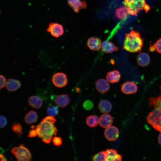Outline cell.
<instances>
[{"label":"cell","instance_id":"obj_1","mask_svg":"<svg viewBox=\"0 0 161 161\" xmlns=\"http://www.w3.org/2000/svg\"><path fill=\"white\" fill-rule=\"evenodd\" d=\"M148 105L153 110L148 114L147 121L154 129L161 132V95L151 98Z\"/></svg>","mask_w":161,"mask_h":161},{"label":"cell","instance_id":"obj_2","mask_svg":"<svg viewBox=\"0 0 161 161\" xmlns=\"http://www.w3.org/2000/svg\"><path fill=\"white\" fill-rule=\"evenodd\" d=\"M143 40L139 32L133 30L126 34L123 49L130 52H140L143 46Z\"/></svg>","mask_w":161,"mask_h":161},{"label":"cell","instance_id":"obj_3","mask_svg":"<svg viewBox=\"0 0 161 161\" xmlns=\"http://www.w3.org/2000/svg\"><path fill=\"white\" fill-rule=\"evenodd\" d=\"M38 136L42 141L49 144L53 136L56 135L58 129L56 126L50 122L43 119L36 126Z\"/></svg>","mask_w":161,"mask_h":161},{"label":"cell","instance_id":"obj_4","mask_svg":"<svg viewBox=\"0 0 161 161\" xmlns=\"http://www.w3.org/2000/svg\"><path fill=\"white\" fill-rule=\"evenodd\" d=\"M124 7L128 13L133 16H136L137 13L144 9L145 0H124Z\"/></svg>","mask_w":161,"mask_h":161},{"label":"cell","instance_id":"obj_5","mask_svg":"<svg viewBox=\"0 0 161 161\" xmlns=\"http://www.w3.org/2000/svg\"><path fill=\"white\" fill-rule=\"evenodd\" d=\"M10 151L17 161H30L32 159V156L29 150L22 144L13 148Z\"/></svg>","mask_w":161,"mask_h":161},{"label":"cell","instance_id":"obj_6","mask_svg":"<svg viewBox=\"0 0 161 161\" xmlns=\"http://www.w3.org/2000/svg\"><path fill=\"white\" fill-rule=\"evenodd\" d=\"M52 81L54 85L59 88L64 87L67 84L68 82L66 75L62 72H58L55 73L52 76Z\"/></svg>","mask_w":161,"mask_h":161},{"label":"cell","instance_id":"obj_7","mask_svg":"<svg viewBox=\"0 0 161 161\" xmlns=\"http://www.w3.org/2000/svg\"><path fill=\"white\" fill-rule=\"evenodd\" d=\"M47 31L50 33L52 36L57 38L62 35L64 33L63 27L61 24L58 23H50Z\"/></svg>","mask_w":161,"mask_h":161},{"label":"cell","instance_id":"obj_8","mask_svg":"<svg viewBox=\"0 0 161 161\" xmlns=\"http://www.w3.org/2000/svg\"><path fill=\"white\" fill-rule=\"evenodd\" d=\"M119 132L118 129L114 126H110L106 128L104 134L106 139L111 141L116 140L119 137Z\"/></svg>","mask_w":161,"mask_h":161},{"label":"cell","instance_id":"obj_9","mask_svg":"<svg viewBox=\"0 0 161 161\" xmlns=\"http://www.w3.org/2000/svg\"><path fill=\"white\" fill-rule=\"evenodd\" d=\"M122 92L125 94H131L136 93L137 90L136 84L132 81H127L121 86Z\"/></svg>","mask_w":161,"mask_h":161},{"label":"cell","instance_id":"obj_10","mask_svg":"<svg viewBox=\"0 0 161 161\" xmlns=\"http://www.w3.org/2000/svg\"><path fill=\"white\" fill-rule=\"evenodd\" d=\"M55 103L61 108L67 106L70 103V98L66 94H59L56 95L54 98Z\"/></svg>","mask_w":161,"mask_h":161},{"label":"cell","instance_id":"obj_11","mask_svg":"<svg viewBox=\"0 0 161 161\" xmlns=\"http://www.w3.org/2000/svg\"><path fill=\"white\" fill-rule=\"evenodd\" d=\"M110 86L109 81L106 79L100 78L95 83V88L97 91L101 93L104 94L109 90Z\"/></svg>","mask_w":161,"mask_h":161},{"label":"cell","instance_id":"obj_12","mask_svg":"<svg viewBox=\"0 0 161 161\" xmlns=\"http://www.w3.org/2000/svg\"><path fill=\"white\" fill-rule=\"evenodd\" d=\"M86 45L88 47L92 50L99 51L101 47V41L98 38L91 37L87 40Z\"/></svg>","mask_w":161,"mask_h":161},{"label":"cell","instance_id":"obj_13","mask_svg":"<svg viewBox=\"0 0 161 161\" xmlns=\"http://www.w3.org/2000/svg\"><path fill=\"white\" fill-rule=\"evenodd\" d=\"M68 5L76 13H78L81 9H85L87 7L86 2L84 0H67Z\"/></svg>","mask_w":161,"mask_h":161},{"label":"cell","instance_id":"obj_14","mask_svg":"<svg viewBox=\"0 0 161 161\" xmlns=\"http://www.w3.org/2000/svg\"><path fill=\"white\" fill-rule=\"evenodd\" d=\"M113 123V118L109 114H102L99 118V125L103 128L106 129L108 127L111 126Z\"/></svg>","mask_w":161,"mask_h":161},{"label":"cell","instance_id":"obj_15","mask_svg":"<svg viewBox=\"0 0 161 161\" xmlns=\"http://www.w3.org/2000/svg\"><path fill=\"white\" fill-rule=\"evenodd\" d=\"M137 62L138 64L142 67L147 66L150 62V58L148 54L143 52L139 53L137 58Z\"/></svg>","mask_w":161,"mask_h":161},{"label":"cell","instance_id":"obj_16","mask_svg":"<svg viewBox=\"0 0 161 161\" xmlns=\"http://www.w3.org/2000/svg\"><path fill=\"white\" fill-rule=\"evenodd\" d=\"M20 82L17 80L10 78L7 81L6 88L10 92H14L18 90L21 86Z\"/></svg>","mask_w":161,"mask_h":161},{"label":"cell","instance_id":"obj_17","mask_svg":"<svg viewBox=\"0 0 161 161\" xmlns=\"http://www.w3.org/2000/svg\"><path fill=\"white\" fill-rule=\"evenodd\" d=\"M121 78V75L119 71L114 69L108 72L106 75L107 80L112 83L118 82Z\"/></svg>","mask_w":161,"mask_h":161},{"label":"cell","instance_id":"obj_18","mask_svg":"<svg viewBox=\"0 0 161 161\" xmlns=\"http://www.w3.org/2000/svg\"><path fill=\"white\" fill-rule=\"evenodd\" d=\"M101 49L105 53L109 54L117 51L118 50V48L113 43L105 41L102 44Z\"/></svg>","mask_w":161,"mask_h":161},{"label":"cell","instance_id":"obj_19","mask_svg":"<svg viewBox=\"0 0 161 161\" xmlns=\"http://www.w3.org/2000/svg\"><path fill=\"white\" fill-rule=\"evenodd\" d=\"M28 101L30 106L36 109L40 108L43 103V100L41 97L34 95L30 96L28 98Z\"/></svg>","mask_w":161,"mask_h":161},{"label":"cell","instance_id":"obj_20","mask_svg":"<svg viewBox=\"0 0 161 161\" xmlns=\"http://www.w3.org/2000/svg\"><path fill=\"white\" fill-rule=\"evenodd\" d=\"M98 107L100 112L104 114L110 112L112 108L111 103L109 101L106 100L101 101L99 103Z\"/></svg>","mask_w":161,"mask_h":161},{"label":"cell","instance_id":"obj_21","mask_svg":"<svg viewBox=\"0 0 161 161\" xmlns=\"http://www.w3.org/2000/svg\"><path fill=\"white\" fill-rule=\"evenodd\" d=\"M38 118L36 112L32 110L26 114L24 117V121L27 124H31L36 122Z\"/></svg>","mask_w":161,"mask_h":161},{"label":"cell","instance_id":"obj_22","mask_svg":"<svg viewBox=\"0 0 161 161\" xmlns=\"http://www.w3.org/2000/svg\"><path fill=\"white\" fill-rule=\"evenodd\" d=\"M99 118L96 115H91L88 116L86 119L87 125L91 128L95 127L99 123Z\"/></svg>","mask_w":161,"mask_h":161},{"label":"cell","instance_id":"obj_23","mask_svg":"<svg viewBox=\"0 0 161 161\" xmlns=\"http://www.w3.org/2000/svg\"><path fill=\"white\" fill-rule=\"evenodd\" d=\"M127 11L125 7H121L116 10L115 11V15L118 18L120 19H124L127 16Z\"/></svg>","mask_w":161,"mask_h":161},{"label":"cell","instance_id":"obj_24","mask_svg":"<svg viewBox=\"0 0 161 161\" xmlns=\"http://www.w3.org/2000/svg\"><path fill=\"white\" fill-rule=\"evenodd\" d=\"M46 112L48 115L55 117L59 113L58 107L54 105H50L47 107Z\"/></svg>","mask_w":161,"mask_h":161},{"label":"cell","instance_id":"obj_25","mask_svg":"<svg viewBox=\"0 0 161 161\" xmlns=\"http://www.w3.org/2000/svg\"><path fill=\"white\" fill-rule=\"evenodd\" d=\"M11 129L13 132L18 136H21L22 134V128L19 123L18 122L13 123L11 125Z\"/></svg>","mask_w":161,"mask_h":161},{"label":"cell","instance_id":"obj_26","mask_svg":"<svg viewBox=\"0 0 161 161\" xmlns=\"http://www.w3.org/2000/svg\"><path fill=\"white\" fill-rule=\"evenodd\" d=\"M106 161H113L117 154V152L115 149L110 148L106 151Z\"/></svg>","mask_w":161,"mask_h":161},{"label":"cell","instance_id":"obj_27","mask_svg":"<svg viewBox=\"0 0 161 161\" xmlns=\"http://www.w3.org/2000/svg\"><path fill=\"white\" fill-rule=\"evenodd\" d=\"M106 151H103L95 154L92 157V160L94 161H106Z\"/></svg>","mask_w":161,"mask_h":161},{"label":"cell","instance_id":"obj_28","mask_svg":"<svg viewBox=\"0 0 161 161\" xmlns=\"http://www.w3.org/2000/svg\"><path fill=\"white\" fill-rule=\"evenodd\" d=\"M83 106L86 110H90L92 108L93 106V104L92 101L87 100L85 101L83 103Z\"/></svg>","mask_w":161,"mask_h":161},{"label":"cell","instance_id":"obj_29","mask_svg":"<svg viewBox=\"0 0 161 161\" xmlns=\"http://www.w3.org/2000/svg\"><path fill=\"white\" fill-rule=\"evenodd\" d=\"M54 144L56 146H60L62 144V141L61 137L55 136L54 137L52 140Z\"/></svg>","mask_w":161,"mask_h":161},{"label":"cell","instance_id":"obj_30","mask_svg":"<svg viewBox=\"0 0 161 161\" xmlns=\"http://www.w3.org/2000/svg\"><path fill=\"white\" fill-rule=\"evenodd\" d=\"M0 89L1 90L6 86L7 81L5 77L2 75H0Z\"/></svg>","mask_w":161,"mask_h":161},{"label":"cell","instance_id":"obj_31","mask_svg":"<svg viewBox=\"0 0 161 161\" xmlns=\"http://www.w3.org/2000/svg\"><path fill=\"white\" fill-rule=\"evenodd\" d=\"M154 44L155 50L161 54V38H160Z\"/></svg>","mask_w":161,"mask_h":161},{"label":"cell","instance_id":"obj_32","mask_svg":"<svg viewBox=\"0 0 161 161\" xmlns=\"http://www.w3.org/2000/svg\"><path fill=\"white\" fill-rule=\"evenodd\" d=\"M7 124V120L5 117L3 115L0 116V124L1 128H4Z\"/></svg>","mask_w":161,"mask_h":161},{"label":"cell","instance_id":"obj_33","mask_svg":"<svg viewBox=\"0 0 161 161\" xmlns=\"http://www.w3.org/2000/svg\"><path fill=\"white\" fill-rule=\"evenodd\" d=\"M38 135V133L36 129L31 130L29 132L27 135L30 137H35Z\"/></svg>","mask_w":161,"mask_h":161},{"label":"cell","instance_id":"obj_34","mask_svg":"<svg viewBox=\"0 0 161 161\" xmlns=\"http://www.w3.org/2000/svg\"><path fill=\"white\" fill-rule=\"evenodd\" d=\"M44 119L49 120L51 123H54L56 121V120L52 116H47L44 118Z\"/></svg>","mask_w":161,"mask_h":161},{"label":"cell","instance_id":"obj_35","mask_svg":"<svg viewBox=\"0 0 161 161\" xmlns=\"http://www.w3.org/2000/svg\"><path fill=\"white\" fill-rule=\"evenodd\" d=\"M122 160V156L120 154H117L116 155L114 161H121Z\"/></svg>","mask_w":161,"mask_h":161},{"label":"cell","instance_id":"obj_36","mask_svg":"<svg viewBox=\"0 0 161 161\" xmlns=\"http://www.w3.org/2000/svg\"><path fill=\"white\" fill-rule=\"evenodd\" d=\"M149 51L151 52H153L155 51V49L154 44H150L149 48Z\"/></svg>","mask_w":161,"mask_h":161},{"label":"cell","instance_id":"obj_37","mask_svg":"<svg viewBox=\"0 0 161 161\" xmlns=\"http://www.w3.org/2000/svg\"><path fill=\"white\" fill-rule=\"evenodd\" d=\"M144 9L147 12L150 10V7L148 5L146 4L144 6Z\"/></svg>","mask_w":161,"mask_h":161},{"label":"cell","instance_id":"obj_38","mask_svg":"<svg viewBox=\"0 0 161 161\" xmlns=\"http://www.w3.org/2000/svg\"><path fill=\"white\" fill-rule=\"evenodd\" d=\"M0 159L1 161H7V160L5 157L2 154H1L0 156Z\"/></svg>","mask_w":161,"mask_h":161},{"label":"cell","instance_id":"obj_39","mask_svg":"<svg viewBox=\"0 0 161 161\" xmlns=\"http://www.w3.org/2000/svg\"><path fill=\"white\" fill-rule=\"evenodd\" d=\"M158 142L161 145V132L160 133L158 137Z\"/></svg>","mask_w":161,"mask_h":161},{"label":"cell","instance_id":"obj_40","mask_svg":"<svg viewBox=\"0 0 161 161\" xmlns=\"http://www.w3.org/2000/svg\"><path fill=\"white\" fill-rule=\"evenodd\" d=\"M35 126L32 125L31 126V128L32 129H33L35 128Z\"/></svg>","mask_w":161,"mask_h":161},{"label":"cell","instance_id":"obj_41","mask_svg":"<svg viewBox=\"0 0 161 161\" xmlns=\"http://www.w3.org/2000/svg\"><path fill=\"white\" fill-rule=\"evenodd\" d=\"M160 89H161V87H160Z\"/></svg>","mask_w":161,"mask_h":161}]
</instances>
